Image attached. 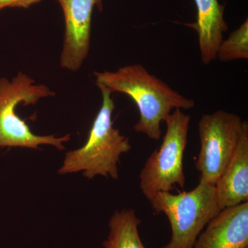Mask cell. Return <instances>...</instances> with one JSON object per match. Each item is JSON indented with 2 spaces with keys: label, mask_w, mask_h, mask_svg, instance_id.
<instances>
[{
  "label": "cell",
  "mask_w": 248,
  "mask_h": 248,
  "mask_svg": "<svg viewBox=\"0 0 248 248\" xmlns=\"http://www.w3.org/2000/svg\"><path fill=\"white\" fill-rule=\"evenodd\" d=\"M94 76L96 85L133 99L140 112L134 130L155 141L161 138V124L172 110H188L195 106V101L174 91L141 64L127 65L115 71L94 72Z\"/></svg>",
  "instance_id": "6da1fadb"
},
{
  "label": "cell",
  "mask_w": 248,
  "mask_h": 248,
  "mask_svg": "<svg viewBox=\"0 0 248 248\" xmlns=\"http://www.w3.org/2000/svg\"><path fill=\"white\" fill-rule=\"evenodd\" d=\"M97 86L102 93V107L93 122L87 141L79 149L66 153L59 174L82 171L83 175L89 179L97 175L117 179L121 155L131 150L129 139L114 128L112 93L102 85Z\"/></svg>",
  "instance_id": "7a4b0ae2"
},
{
  "label": "cell",
  "mask_w": 248,
  "mask_h": 248,
  "mask_svg": "<svg viewBox=\"0 0 248 248\" xmlns=\"http://www.w3.org/2000/svg\"><path fill=\"white\" fill-rule=\"evenodd\" d=\"M56 93L45 84H36L31 76L19 72L10 80L0 79V148L23 147L40 149V145H50L65 149L63 143L71 140V135L56 138L54 135L40 136L30 130L29 125L17 115L16 107L35 105L40 99L54 97Z\"/></svg>",
  "instance_id": "3957f363"
},
{
  "label": "cell",
  "mask_w": 248,
  "mask_h": 248,
  "mask_svg": "<svg viewBox=\"0 0 248 248\" xmlns=\"http://www.w3.org/2000/svg\"><path fill=\"white\" fill-rule=\"evenodd\" d=\"M149 202L155 213H164L170 223V241L161 248H192L205 227L222 210L215 186L202 181L189 192H159Z\"/></svg>",
  "instance_id": "277c9868"
},
{
  "label": "cell",
  "mask_w": 248,
  "mask_h": 248,
  "mask_svg": "<svg viewBox=\"0 0 248 248\" xmlns=\"http://www.w3.org/2000/svg\"><path fill=\"white\" fill-rule=\"evenodd\" d=\"M190 116L176 109L165 120L166 132L159 149L147 159L140 174V187L150 201L159 192H170L175 185L184 188V156Z\"/></svg>",
  "instance_id": "5b68a950"
},
{
  "label": "cell",
  "mask_w": 248,
  "mask_h": 248,
  "mask_svg": "<svg viewBox=\"0 0 248 248\" xmlns=\"http://www.w3.org/2000/svg\"><path fill=\"white\" fill-rule=\"evenodd\" d=\"M244 121L219 110L202 116L199 122L200 151L195 167L200 181L215 186L234 154Z\"/></svg>",
  "instance_id": "8992f818"
},
{
  "label": "cell",
  "mask_w": 248,
  "mask_h": 248,
  "mask_svg": "<svg viewBox=\"0 0 248 248\" xmlns=\"http://www.w3.org/2000/svg\"><path fill=\"white\" fill-rule=\"evenodd\" d=\"M65 19L60 66L72 72L79 71L90 51L91 22L96 0H56Z\"/></svg>",
  "instance_id": "52a82bcc"
},
{
  "label": "cell",
  "mask_w": 248,
  "mask_h": 248,
  "mask_svg": "<svg viewBox=\"0 0 248 248\" xmlns=\"http://www.w3.org/2000/svg\"><path fill=\"white\" fill-rule=\"evenodd\" d=\"M192 248H248V202L221 210Z\"/></svg>",
  "instance_id": "ba28073f"
},
{
  "label": "cell",
  "mask_w": 248,
  "mask_h": 248,
  "mask_svg": "<svg viewBox=\"0 0 248 248\" xmlns=\"http://www.w3.org/2000/svg\"><path fill=\"white\" fill-rule=\"evenodd\" d=\"M222 210L248 202V123L244 121L237 146L217 184Z\"/></svg>",
  "instance_id": "9c48e42d"
},
{
  "label": "cell",
  "mask_w": 248,
  "mask_h": 248,
  "mask_svg": "<svg viewBox=\"0 0 248 248\" xmlns=\"http://www.w3.org/2000/svg\"><path fill=\"white\" fill-rule=\"evenodd\" d=\"M197 7L196 22L187 24L197 31L201 60L205 65L216 60L217 50L228 30L224 19L225 5L218 0H194Z\"/></svg>",
  "instance_id": "30bf717a"
},
{
  "label": "cell",
  "mask_w": 248,
  "mask_h": 248,
  "mask_svg": "<svg viewBox=\"0 0 248 248\" xmlns=\"http://www.w3.org/2000/svg\"><path fill=\"white\" fill-rule=\"evenodd\" d=\"M141 223L133 209L116 211L109 221L110 232L102 246L105 248H146L139 234Z\"/></svg>",
  "instance_id": "8fae6325"
},
{
  "label": "cell",
  "mask_w": 248,
  "mask_h": 248,
  "mask_svg": "<svg viewBox=\"0 0 248 248\" xmlns=\"http://www.w3.org/2000/svg\"><path fill=\"white\" fill-rule=\"evenodd\" d=\"M216 59L222 62H229L248 59V21L231 32L223 39L217 50Z\"/></svg>",
  "instance_id": "7c38bea8"
},
{
  "label": "cell",
  "mask_w": 248,
  "mask_h": 248,
  "mask_svg": "<svg viewBox=\"0 0 248 248\" xmlns=\"http://www.w3.org/2000/svg\"><path fill=\"white\" fill-rule=\"evenodd\" d=\"M42 0H0V11L5 8H22L28 9L32 5L40 2Z\"/></svg>",
  "instance_id": "4fadbf2b"
},
{
  "label": "cell",
  "mask_w": 248,
  "mask_h": 248,
  "mask_svg": "<svg viewBox=\"0 0 248 248\" xmlns=\"http://www.w3.org/2000/svg\"><path fill=\"white\" fill-rule=\"evenodd\" d=\"M96 6L99 11H103L102 0H96Z\"/></svg>",
  "instance_id": "5bb4252c"
}]
</instances>
